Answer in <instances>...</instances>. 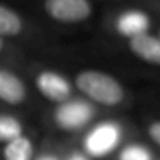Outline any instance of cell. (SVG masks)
Here are the masks:
<instances>
[{"label":"cell","instance_id":"6da1fadb","mask_svg":"<svg viewBox=\"0 0 160 160\" xmlns=\"http://www.w3.org/2000/svg\"><path fill=\"white\" fill-rule=\"evenodd\" d=\"M74 88L83 95V98L102 107H117L126 97L121 81L100 69L79 71L74 76Z\"/></svg>","mask_w":160,"mask_h":160},{"label":"cell","instance_id":"7a4b0ae2","mask_svg":"<svg viewBox=\"0 0 160 160\" xmlns=\"http://www.w3.org/2000/svg\"><path fill=\"white\" fill-rule=\"evenodd\" d=\"M122 143V128L115 121L93 124L83 136V152L90 158H103L114 153Z\"/></svg>","mask_w":160,"mask_h":160},{"label":"cell","instance_id":"3957f363","mask_svg":"<svg viewBox=\"0 0 160 160\" xmlns=\"http://www.w3.org/2000/svg\"><path fill=\"white\" fill-rule=\"evenodd\" d=\"M53 122L59 129L76 132L84 129L95 117V105L86 98H69L53 110Z\"/></svg>","mask_w":160,"mask_h":160},{"label":"cell","instance_id":"277c9868","mask_svg":"<svg viewBox=\"0 0 160 160\" xmlns=\"http://www.w3.org/2000/svg\"><path fill=\"white\" fill-rule=\"evenodd\" d=\"M42 7L52 21L62 24L84 22L93 14L90 0H43Z\"/></svg>","mask_w":160,"mask_h":160},{"label":"cell","instance_id":"5b68a950","mask_svg":"<svg viewBox=\"0 0 160 160\" xmlns=\"http://www.w3.org/2000/svg\"><path fill=\"white\" fill-rule=\"evenodd\" d=\"M35 88L43 98L53 103H64L72 98L74 84L59 71L42 69L35 74Z\"/></svg>","mask_w":160,"mask_h":160},{"label":"cell","instance_id":"8992f818","mask_svg":"<svg viewBox=\"0 0 160 160\" xmlns=\"http://www.w3.org/2000/svg\"><path fill=\"white\" fill-rule=\"evenodd\" d=\"M150 26H152V19L141 9H128L121 12L114 21L115 33L126 38L128 42L141 35H146L150 31Z\"/></svg>","mask_w":160,"mask_h":160},{"label":"cell","instance_id":"52a82bcc","mask_svg":"<svg viewBox=\"0 0 160 160\" xmlns=\"http://www.w3.org/2000/svg\"><path fill=\"white\" fill-rule=\"evenodd\" d=\"M29 93L24 79L18 72L0 67V102L7 105H22L26 103Z\"/></svg>","mask_w":160,"mask_h":160},{"label":"cell","instance_id":"ba28073f","mask_svg":"<svg viewBox=\"0 0 160 160\" xmlns=\"http://www.w3.org/2000/svg\"><path fill=\"white\" fill-rule=\"evenodd\" d=\"M129 50L132 55H136L139 60L150 64V66H158L160 67V38L158 35L146 33L138 38L129 40Z\"/></svg>","mask_w":160,"mask_h":160},{"label":"cell","instance_id":"9c48e42d","mask_svg":"<svg viewBox=\"0 0 160 160\" xmlns=\"http://www.w3.org/2000/svg\"><path fill=\"white\" fill-rule=\"evenodd\" d=\"M35 141L26 132L2 145V160H35Z\"/></svg>","mask_w":160,"mask_h":160},{"label":"cell","instance_id":"30bf717a","mask_svg":"<svg viewBox=\"0 0 160 160\" xmlns=\"http://www.w3.org/2000/svg\"><path fill=\"white\" fill-rule=\"evenodd\" d=\"M26 31V21L18 11L0 2V38H18Z\"/></svg>","mask_w":160,"mask_h":160},{"label":"cell","instance_id":"8fae6325","mask_svg":"<svg viewBox=\"0 0 160 160\" xmlns=\"http://www.w3.org/2000/svg\"><path fill=\"white\" fill-rule=\"evenodd\" d=\"M21 134H24V124L21 119L9 112H0V143L5 145Z\"/></svg>","mask_w":160,"mask_h":160},{"label":"cell","instance_id":"7c38bea8","mask_svg":"<svg viewBox=\"0 0 160 160\" xmlns=\"http://www.w3.org/2000/svg\"><path fill=\"white\" fill-rule=\"evenodd\" d=\"M117 160H153V155L141 143H129L119 150Z\"/></svg>","mask_w":160,"mask_h":160},{"label":"cell","instance_id":"4fadbf2b","mask_svg":"<svg viewBox=\"0 0 160 160\" xmlns=\"http://www.w3.org/2000/svg\"><path fill=\"white\" fill-rule=\"evenodd\" d=\"M148 136L157 146H160V121H153L148 126Z\"/></svg>","mask_w":160,"mask_h":160},{"label":"cell","instance_id":"5bb4252c","mask_svg":"<svg viewBox=\"0 0 160 160\" xmlns=\"http://www.w3.org/2000/svg\"><path fill=\"white\" fill-rule=\"evenodd\" d=\"M35 160H62L57 153H52V152H42L40 155L35 157Z\"/></svg>","mask_w":160,"mask_h":160},{"label":"cell","instance_id":"9a60e30c","mask_svg":"<svg viewBox=\"0 0 160 160\" xmlns=\"http://www.w3.org/2000/svg\"><path fill=\"white\" fill-rule=\"evenodd\" d=\"M64 160H91V158L84 152H71Z\"/></svg>","mask_w":160,"mask_h":160},{"label":"cell","instance_id":"2e32d148","mask_svg":"<svg viewBox=\"0 0 160 160\" xmlns=\"http://www.w3.org/2000/svg\"><path fill=\"white\" fill-rule=\"evenodd\" d=\"M5 50H7V42L4 38H0V53H4Z\"/></svg>","mask_w":160,"mask_h":160},{"label":"cell","instance_id":"e0dca14e","mask_svg":"<svg viewBox=\"0 0 160 160\" xmlns=\"http://www.w3.org/2000/svg\"><path fill=\"white\" fill-rule=\"evenodd\" d=\"M158 38H160V31H158Z\"/></svg>","mask_w":160,"mask_h":160}]
</instances>
